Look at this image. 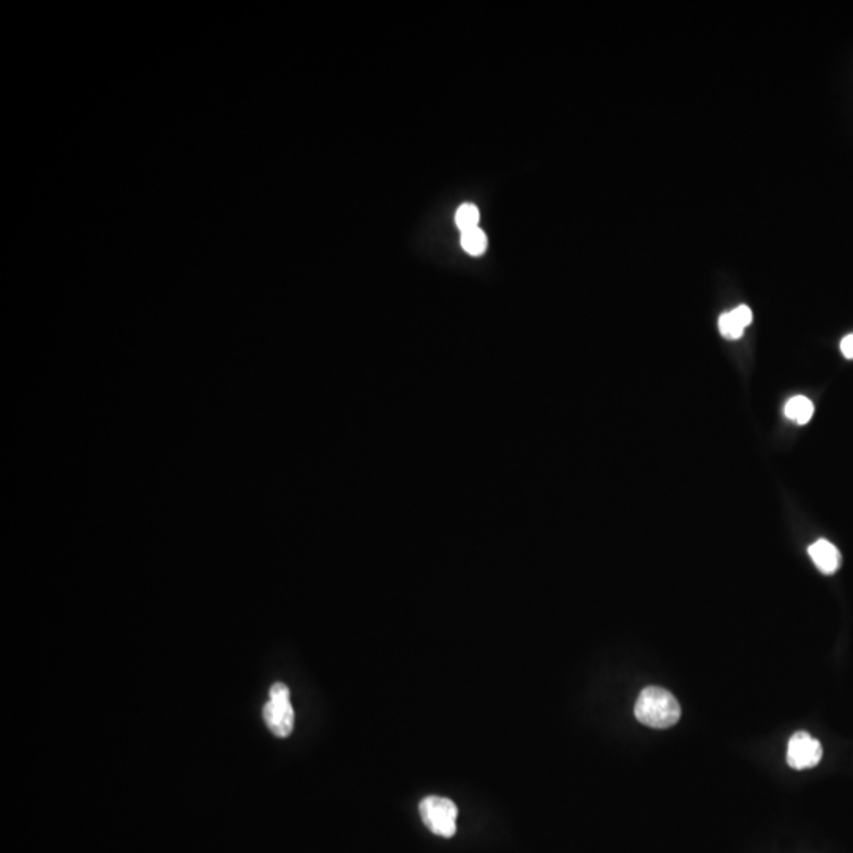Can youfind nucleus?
<instances>
[{
    "mask_svg": "<svg viewBox=\"0 0 853 853\" xmlns=\"http://www.w3.org/2000/svg\"><path fill=\"white\" fill-rule=\"evenodd\" d=\"M634 713L637 721L642 722L643 726L669 729L681 718V707L672 692L650 686L640 692Z\"/></svg>",
    "mask_w": 853,
    "mask_h": 853,
    "instance_id": "nucleus-1",
    "label": "nucleus"
},
{
    "mask_svg": "<svg viewBox=\"0 0 853 853\" xmlns=\"http://www.w3.org/2000/svg\"><path fill=\"white\" fill-rule=\"evenodd\" d=\"M422 822L433 835L452 838L457 831L459 809L449 798L427 797L419 805Z\"/></svg>",
    "mask_w": 853,
    "mask_h": 853,
    "instance_id": "nucleus-2",
    "label": "nucleus"
},
{
    "mask_svg": "<svg viewBox=\"0 0 853 853\" xmlns=\"http://www.w3.org/2000/svg\"><path fill=\"white\" fill-rule=\"evenodd\" d=\"M264 721L275 737H290L294 727V711L290 702V689L283 683L271 688V702L264 707Z\"/></svg>",
    "mask_w": 853,
    "mask_h": 853,
    "instance_id": "nucleus-3",
    "label": "nucleus"
},
{
    "mask_svg": "<svg viewBox=\"0 0 853 853\" xmlns=\"http://www.w3.org/2000/svg\"><path fill=\"white\" fill-rule=\"evenodd\" d=\"M823 749L820 741L812 738L808 732H797L790 738L787 748V763L793 770H808L819 765Z\"/></svg>",
    "mask_w": 853,
    "mask_h": 853,
    "instance_id": "nucleus-4",
    "label": "nucleus"
},
{
    "mask_svg": "<svg viewBox=\"0 0 853 853\" xmlns=\"http://www.w3.org/2000/svg\"><path fill=\"white\" fill-rule=\"evenodd\" d=\"M808 553L822 574L833 575L838 572L841 566V553L836 549V545L831 544L827 539L814 542L809 547Z\"/></svg>",
    "mask_w": 853,
    "mask_h": 853,
    "instance_id": "nucleus-5",
    "label": "nucleus"
},
{
    "mask_svg": "<svg viewBox=\"0 0 853 853\" xmlns=\"http://www.w3.org/2000/svg\"><path fill=\"white\" fill-rule=\"evenodd\" d=\"M784 414H786V418L790 419V421L797 422V424L800 425H805L812 419V414H814V405H812V402L808 397L797 395V397H793V399H790L789 402H787L786 408H784Z\"/></svg>",
    "mask_w": 853,
    "mask_h": 853,
    "instance_id": "nucleus-6",
    "label": "nucleus"
},
{
    "mask_svg": "<svg viewBox=\"0 0 853 853\" xmlns=\"http://www.w3.org/2000/svg\"><path fill=\"white\" fill-rule=\"evenodd\" d=\"M462 247L466 253L473 256H481L487 249V236L481 228H473V230L462 233Z\"/></svg>",
    "mask_w": 853,
    "mask_h": 853,
    "instance_id": "nucleus-7",
    "label": "nucleus"
},
{
    "mask_svg": "<svg viewBox=\"0 0 853 853\" xmlns=\"http://www.w3.org/2000/svg\"><path fill=\"white\" fill-rule=\"evenodd\" d=\"M455 223H457L462 233L473 230V228H478V207L473 206V204H463V206H460L459 211L455 214Z\"/></svg>",
    "mask_w": 853,
    "mask_h": 853,
    "instance_id": "nucleus-8",
    "label": "nucleus"
},
{
    "mask_svg": "<svg viewBox=\"0 0 853 853\" xmlns=\"http://www.w3.org/2000/svg\"><path fill=\"white\" fill-rule=\"evenodd\" d=\"M719 331L726 339L738 340L745 332V327L738 323L732 312H727L722 313L721 318H719Z\"/></svg>",
    "mask_w": 853,
    "mask_h": 853,
    "instance_id": "nucleus-9",
    "label": "nucleus"
},
{
    "mask_svg": "<svg viewBox=\"0 0 853 853\" xmlns=\"http://www.w3.org/2000/svg\"><path fill=\"white\" fill-rule=\"evenodd\" d=\"M732 313L741 326L748 327L752 323V312L748 305H740L737 309L732 310Z\"/></svg>",
    "mask_w": 853,
    "mask_h": 853,
    "instance_id": "nucleus-10",
    "label": "nucleus"
},
{
    "mask_svg": "<svg viewBox=\"0 0 853 853\" xmlns=\"http://www.w3.org/2000/svg\"><path fill=\"white\" fill-rule=\"evenodd\" d=\"M841 353L844 354V357H847V359H853V334L847 335V337L842 339Z\"/></svg>",
    "mask_w": 853,
    "mask_h": 853,
    "instance_id": "nucleus-11",
    "label": "nucleus"
}]
</instances>
